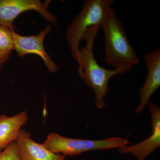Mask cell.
<instances>
[{
    "label": "cell",
    "mask_w": 160,
    "mask_h": 160,
    "mask_svg": "<svg viewBox=\"0 0 160 160\" xmlns=\"http://www.w3.org/2000/svg\"><path fill=\"white\" fill-rule=\"evenodd\" d=\"M100 29L101 27L99 26H92L83 35L82 40H85L86 44L79 49L77 63L80 78L92 89L96 106L99 109H102L106 106L104 98L109 92V80L116 75L126 72L121 69H106L98 64L94 58L93 48L96 36Z\"/></svg>",
    "instance_id": "6da1fadb"
},
{
    "label": "cell",
    "mask_w": 160,
    "mask_h": 160,
    "mask_svg": "<svg viewBox=\"0 0 160 160\" xmlns=\"http://www.w3.org/2000/svg\"><path fill=\"white\" fill-rule=\"evenodd\" d=\"M101 29L105 37V60L107 64L127 72L139 63L129 44L124 25L111 7L106 12Z\"/></svg>",
    "instance_id": "7a4b0ae2"
},
{
    "label": "cell",
    "mask_w": 160,
    "mask_h": 160,
    "mask_svg": "<svg viewBox=\"0 0 160 160\" xmlns=\"http://www.w3.org/2000/svg\"><path fill=\"white\" fill-rule=\"evenodd\" d=\"M113 0H85L82 7L67 27L66 39L72 55L78 62L79 44L82 37L89 28L102 26L103 19Z\"/></svg>",
    "instance_id": "3957f363"
},
{
    "label": "cell",
    "mask_w": 160,
    "mask_h": 160,
    "mask_svg": "<svg viewBox=\"0 0 160 160\" xmlns=\"http://www.w3.org/2000/svg\"><path fill=\"white\" fill-rule=\"evenodd\" d=\"M131 143L126 139L119 137L102 140L82 139L66 137L52 132L48 135L42 145L52 152L65 156L78 155L90 150L119 148Z\"/></svg>",
    "instance_id": "277c9868"
},
{
    "label": "cell",
    "mask_w": 160,
    "mask_h": 160,
    "mask_svg": "<svg viewBox=\"0 0 160 160\" xmlns=\"http://www.w3.org/2000/svg\"><path fill=\"white\" fill-rule=\"evenodd\" d=\"M49 3L42 2L40 0H0V25L15 31L16 27L13 24L15 19L23 12L34 10L46 21L57 26L58 18L47 8Z\"/></svg>",
    "instance_id": "5b68a950"
},
{
    "label": "cell",
    "mask_w": 160,
    "mask_h": 160,
    "mask_svg": "<svg viewBox=\"0 0 160 160\" xmlns=\"http://www.w3.org/2000/svg\"><path fill=\"white\" fill-rule=\"evenodd\" d=\"M51 31V26L47 24L46 28L41 30L37 35L25 36L12 31V37L14 50L19 57H24L28 54L37 55L42 59L48 71L55 73L58 71L59 68L45 50L44 46L45 38Z\"/></svg>",
    "instance_id": "8992f818"
},
{
    "label": "cell",
    "mask_w": 160,
    "mask_h": 160,
    "mask_svg": "<svg viewBox=\"0 0 160 160\" xmlns=\"http://www.w3.org/2000/svg\"><path fill=\"white\" fill-rule=\"evenodd\" d=\"M151 113L152 133L148 138L132 146H125L118 148L121 154L131 153L138 160H145L160 146V109L153 102L148 103Z\"/></svg>",
    "instance_id": "52a82bcc"
},
{
    "label": "cell",
    "mask_w": 160,
    "mask_h": 160,
    "mask_svg": "<svg viewBox=\"0 0 160 160\" xmlns=\"http://www.w3.org/2000/svg\"><path fill=\"white\" fill-rule=\"evenodd\" d=\"M147 70L146 82L139 89L140 101L136 110L139 113L149 103L152 95L160 86V48L152 50L144 56Z\"/></svg>",
    "instance_id": "ba28073f"
},
{
    "label": "cell",
    "mask_w": 160,
    "mask_h": 160,
    "mask_svg": "<svg viewBox=\"0 0 160 160\" xmlns=\"http://www.w3.org/2000/svg\"><path fill=\"white\" fill-rule=\"evenodd\" d=\"M20 160H65V156L49 151L32 139L31 134L21 129L16 140Z\"/></svg>",
    "instance_id": "9c48e42d"
},
{
    "label": "cell",
    "mask_w": 160,
    "mask_h": 160,
    "mask_svg": "<svg viewBox=\"0 0 160 160\" xmlns=\"http://www.w3.org/2000/svg\"><path fill=\"white\" fill-rule=\"evenodd\" d=\"M29 118L26 110L13 116L0 115V150L16 141L21 128Z\"/></svg>",
    "instance_id": "30bf717a"
},
{
    "label": "cell",
    "mask_w": 160,
    "mask_h": 160,
    "mask_svg": "<svg viewBox=\"0 0 160 160\" xmlns=\"http://www.w3.org/2000/svg\"><path fill=\"white\" fill-rule=\"evenodd\" d=\"M13 50L12 30L0 25V52L10 55Z\"/></svg>",
    "instance_id": "8fae6325"
},
{
    "label": "cell",
    "mask_w": 160,
    "mask_h": 160,
    "mask_svg": "<svg viewBox=\"0 0 160 160\" xmlns=\"http://www.w3.org/2000/svg\"><path fill=\"white\" fill-rule=\"evenodd\" d=\"M0 160H20L16 141L10 143L5 149L0 150Z\"/></svg>",
    "instance_id": "7c38bea8"
},
{
    "label": "cell",
    "mask_w": 160,
    "mask_h": 160,
    "mask_svg": "<svg viewBox=\"0 0 160 160\" xmlns=\"http://www.w3.org/2000/svg\"><path fill=\"white\" fill-rule=\"evenodd\" d=\"M10 56L0 52V65H2L3 63L7 62Z\"/></svg>",
    "instance_id": "4fadbf2b"
},
{
    "label": "cell",
    "mask_w": 160,
    "mask_h": 160,
    "mask_svg": "<svg viewBox=\"0 0 160 160\" xmlns=\"http://www.w3.org/2000/svg\"><path fill=\"white\" fill-rule=\"evenodd\" d=\"M1 69H2V67H1V65H0V71H1Z\"/></svg>",
    "instance_id": "5bb4252c"
}]
</instances>
